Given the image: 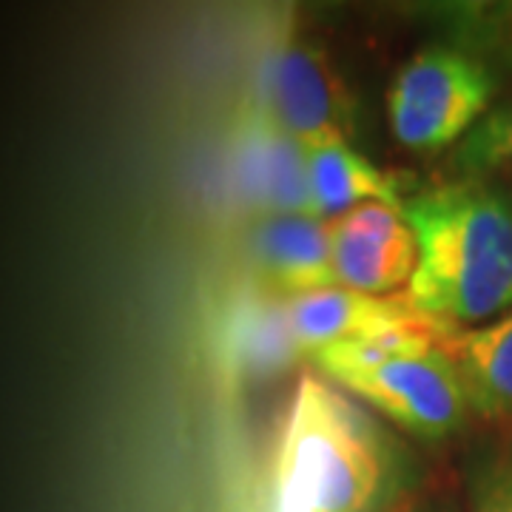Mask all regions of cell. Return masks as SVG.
I'll return each mask as SVG.
<instances>
[{"instance_id":"cell-1","label":"cell","mask_w":512,"mask_h":512,"mask_svg":"<svg viewBox=\"0 0 512 512\" xmlns=\"http://www.w3.org/2000/svg\"><path fill=\"white\" fill-rule=\"evenodd\" d=\"M419 242L410 302L450 330L493 322L512 308V188L456 177L404 200Z\"/></svg>"},{"instance_id":"cell-2","label":"cell","mask_w":512,"mask_h":512,"mask_svg":"<svg viewBox=\"0 0 512 512\" xmlns=\"http://www.w3.org/2000/svg\"><path fill=\"white\" fill-rule=\"evenodd\" d=\"M390 476L382 427L336 384L302 376L276 441L271 512H370Z\"/></svg>"},{"instance_id":"cell-3","label":"cell","mask_w":512,"mask_h":512,"mask_svg":"<svg viewBox=\"0 0 512 512\" xmlns=\"http://www.w3.org/2000/svg\"><path fill=\"white\" fill-rule=\"evenodd\" d=\"M498 77L476 57L430 43L407 57L387 89L396 143L413 154H439L461 143L490 114Z\"/></svg>"},{"instance_id":"cell-4","label":"cell","mask_w":512,"mask_h":512,"mask_svg":"<svg viewBox=\"0 0 512 512\" xmlns=\"http://www.w3.org/2000/svg\"><path fill=\"white\" fill-rule=\"evenodd\" d=\"M256 103L305 151L350 143L356 134V97L333 57L311 40H282L256 74Z\"/></svg>"},{"instance_id":"cell-5","label":"cell","mask_w":512,"mask_h":512,"mask_svg":"<svg viewBox=\"0 0 512 512\" xmlns=\"http://www.w3.org/2000/svg\"><path fill=\"white\" fill-rule=\"evenodd\" d=\"M342 387L421 439L453 436L473 410L456 365L441 345L350 376Z\"/></svg>"},{"instance_id":"cell-6","label":"cell","mask_w":512,"mask_h":512,"mask_svg":"<svg viewBox=\"0 0 512 512\" xmlns=\"http://www.w3.org/2000/svg\"><path fill=\"white\" fill-rule=\"evenodd\" d=\"M231 177L259 217L311 214L308 151L251 94L231 123Z\"/></svg>"},{"instance_id":"cell-7","label":"cell","mask_w":512,"mask_h":512,"mask_svg":"<svg viewBox=\"0 0 512 512\" xmlns=\"http://www.w3.org/2000/svg\"><path fill=\"white\" fill-rule=\"evenodd\" d=\"M336 282L350 291L390 296L410 285L419 242L399 208L367 202L328 220Z\"/></svg>"},{"instance_id":"cell-8","label":"cell","mask_w":512,"mask_h":512,"mask_svg":"<svg viewBox=\"0 0 512 512\" xmlns=\"http://www.w3.org/2000/svg\"><path fill=\"white\" fill-rule=\"evenodd\" d=\"M291 330L299 342L302 353L311 356L313 350L348 342V339H365L384 330L413 328L427 325L424 313L410 302L407 291L390 293V296H370V293L350 291V288H325V291L305 293L296 299H285Z\"/></svg>"},{"instance_id":"cell-9","label":"cell","mask_w":512,"mask_h":512,"mask_svg":"<svg viewBox=\"0 0 512 512\" xmlns=\"http://www.w3.org/2000/svg\"><path fill=\"white\" fill-rule=\"evenodd\" d=\"M254 262L279 299L336 288L328 220L313 214H271L254 228Z\"/></svg>"},{"instance_id":"cell-10","label":"cell","mask_w":512,"mask_h":512,"mask_svg":"<svg viewBox=\"0 0 512 512\" xmlns=\"http://www.w3.org/2000/svg\"><path fill=\"white\" fill-rule=\"evenodd\" d=\"M441 348L456 365L473 413L512 421V308L487 325L447 330Z\"/></svg>"},{"instance_id":"cell-11","label":"cell","mask_w":512,"mask_h":512,"mask_svg":"<svg viewBox=\"0 0 512 512\" xmlns=\"http://www.w3.org/2000/svg\"><path fill=\"white\" fill-rule=\"evenodd\" d=\"M308 188L311 214L319 220L342 217L367 202H382L399 211L404 205L396 177L342 140L308 151Z\"/></svg>"},{"instance_id":"cell-12","label":"cell","mask_w":512,"mask_h":512,"mask_svg":"<svg viewBox=\"0 0 512 512\" xmlns=\"http://www.w3.org/2000/svg\"><path fill=\"white\" fill-rule=\"evenodd\" d=\"M222 356L242 376H268L302 356L288 319L285 299H239L222 322Z\"/></svg>"},{"instance_id":"cell-13","label":"cell","mask_w":512,"mask_h":512,"mask_svg":"<svg viewBox=\"0 0 512 512\" xmlns=\"http://www.w3.org/2000/svg\"><path fill=\"white\" fill-rule=\"evenodd\" d=\"M444 43L490 72H512V3H441L433 9Z\"/></svg>"},{"instance_id":"cell-14","label":"cell","mask_w":512,"mask_h":512,"mask_svg":"<svg viewBox=\"0 0 512 512\" xmlns=\"http://www.w3.org/2000/svg\"><path fill=\"white\" fill-rule=\"evenodd\" d=\"M447 330L450 328H441L436 322L384 330V333L365 336V339H348V342L325 345V348L313 350L311 359L330 382L342 384L350 376L376 370L387 362H396L404 356H419V353L439 348Z\"/></svg>"},{"instance_id":"cell-15","label":"cell","mask_w":512,"mask_h":512,"mask_svg":"<svg viewBox=\"0 0 512 512\" xmlns=\"http://www.w3.org/2000/svg\"><path fill=\"white\" fill-rule=\"evenodd\" d=\"M507 165H512V106H501L458 143L453 168L461 177H490Z\"/></svg>"},{"instance_id":"cell-16","label":"cell","mask_w":512,"mask_h":512,"mask_svg":"<svg viewBox=\"0 0 512 512\" xmlns=\"http://www.w3.org/2000/svg\"><path fill=\"white\" fill-rule=\"evenodd\" d=\"M470 512H512V447L476 464L470 476Z\"/></svg>"}]
</instances>
